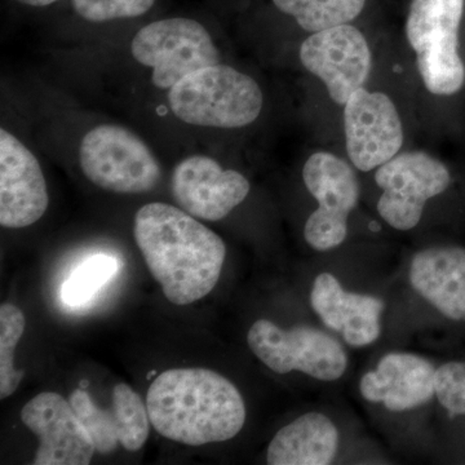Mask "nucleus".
Wrapping results in <instances>:
<instances>
[{
	"label": "nucleus",
	"mask_w": 465,
	"mask_h": 465,
	"mask_svg": "<svg viewBox=\"0 0 465 465\" xmlns=\"http://www.w3.org/2000/svg\"><path fill=\"white\" fill-rule=\"evenodd\" d=\"M134 234L168 302L189 305L215 289L225 243L191 213L161 202L145 204L134 216Z\"/></svg>",
	"instance_id": "obj_1"
},
{
	"label": "nucleus",
	"mask_w": 465,
	"mask_h": 465,
	"mask_svg": "<svg viewBox=\"0 0 465 465\" xmlns=\"http://www.w3.org/2000/svg\"><path fill=\"white\" fill-rule=\"evenodd\" d=\"M437 369L432 362L411 353H390L375 371L363 375L360 391L370 402L384 403L391 411H407L436 396Z\"/></svg>",
	"instance_id": "obj_16"
},
{
	"label": "nucleus",
	"mask_w": 465,
	"mask_h": 465,
	"mask_svg": "<svg viewBox=\"0 0 465 465\" xmlns=\"http://www.w3.org/2000/svg\"><path fill=\"white\" fill-rule=\"evenodd\" d=\"M69 401L100 454H110L118 445L127 451H137L145 445L152 424L148 407L130 385L116 384L112 405L106 409L97 406L84 390L73 391Z\"/></svg>",
	"instance_id": "obj_15"
},
{
	"label": "nucleus",
	"mask_w": 465,
	"mask_h": 465,
	"mask_svg": "<svg viewBox=\"0 0 465 465\" xmlns=\"http://www.w3.org/2000/svg\"><path fill=\"white\" fill-rule=\"evenodd\" d=\"M410 282L443 317L465 322V249L436 246L416 253Z\"/></svg>",
	"instance_id": "obj_18"
},
{
	"label": "nucleus",
	"mask_w": 465,
	"mask_h": 465,
	"mask_svg": "<svg viewBox=\"0 0 465 465\" xmlns=\"http://www.w3.org/2000/svg\"><path fill=\"white\" fill-rule=\"evenodd\" d=\"M50 198L41 164L14 134L0 130V224L21 229L45 215Z\"/></svg>",
	"instance_id": "obj_14"
},
{
	"label": "nucleus",
	"mask_w": 465,
	"mask_h": 465,
	"mask_svg": "<svg viewBox=\"0 0 465 465\" xmlns=\"http://www.w3.org/2000/svg\"><path fill=\"white\" fill-rule=\"evenodd\" d=\"M121 262L109 255H94L85 260L70 274L63 289L61 298L70 307H82L96 296L106 283L118 273Z\"/></svg>",
	"instance_id": "obj_21"
},
{
	"label": "nucleus",
	"mask_w": 465,
	"mask_h": 465,
	"mask_svg": "<svg viewBox=\"0 0 465 465\" xmlns=\"http://www.w3.org/2000/svg\"><path fill=\"white\" fill-rule=\"evenodd\" d=\"M79 163L92 183L116 194H145L162 180L152 150L122 125L92 128L79 146Z\"/></svg>",
	"instance_id": "obj_5"
},
{
	"label": "nucleus",
	"mask_w": 465,
	"mask_h": 465,
	"mask_svg": "<svg viewBox=\"0 0 465 465\" xmlns=\"http://www.w3.org/2000/svg\"><path fill=\"white\" fill-rule=\"evenodd\" d=\"M150 423L161 436L188 446L234 439L246 421L243 397L208 369H171L150 384Z\"/></svg>",
	"instance_id": "obj_2"
},
{
	"label": "nucleus",
	"mask_w": 465,
	"mask_h": 465,
	"mask_svg": "<svg viewBox=\"0 0 465 465\" xmlns=\"http://www.w3.org/2000/svg\"><path fill=\"white\" fill-rule=\"evenodd\" d=\"M247 342L252 353L277 374L302 371L322 381L344 375L348 357L341 342L311 326L282 330L268 320L251 326Z\"/></svg>",
	"instance_id": "obj_8"
},
{
	"label": "nucleus",
	"mask_w": 465,
	"mask_h": 465,
	"mask_svg": "<svg viewBox=\"0 0 465 465\" xmlns=\"http://www.w3.org/2000/svg\"><path fill=\"white\" fill-rule=\"evenodd\" d=\"M311 302L322 322L341 332L351 347H367L381 336L384 302L374 296L347 292L332 274L318 275Z\"/></svg>",
	"instance_id": "obj_17"
},
{
	"label": "nucleus",
	"mask_w": 465,
	"mask_h": 465,
	"mask_svg": "<svg viewBox=\"0 0 465 465\" xmlns=\"http://www.w3.org/2000/svg\"><path fill=\"white\" fill-rule=\"evenodd\" d=\"M436 397L450 418H464L465 361H452L437 369Z\"/></svg>",
	"instance_id": "obj_24"
},
{
	"label": "nucleus",
	"mask_w": 465,
	"mask_h": 465,
	"mask_svg": "<svg viewBox=\"0 0 465 465\" xmlns=\"http://www.w3.org/2000/svg\"><path fill=\"white\" fill-rule=\"evenodd\" d=\"M302 180L318 202L305 223V241L317 251L341 246L348 235V217L360 201L356 173L338 155L317 152L305 162Z\"/></svg>",
	"instance_id": "obj_9"
},
{
	"label": "nucleus",
	"mask_w": 465,
	"mask_h": 465,
	"mask_svg": "<svg viewBox=\"0 0 465 465\" xmlns=\"http://www.w3.org/2000/svg\"><path fill=\"white\" fill-rule=\"evenodd\" d=\"M25 316L12 304L0 307V399H8L17 391L25 370L15 366V349L25 331Z\"/></svg>",
	"instance_id": "obj_22"
},
{
	"label": "nucleus",
	"mask_w": 465,
	"mask_h": 465,
	"mask_svg": "<svg viewBox=\"0 0 465 465\" xmlns=\"http://www.w3.org/2000/svg\"><path fill=\"white\" fill-rule=\"evenodd\" d=\"M300 61L322 82L330 99L344 106L354 92L365 87L372 54L362 32L345 24L309 35L300 47Z\"/></svg>",
	"instance_id": "obj_10"
},
{
	"label": "nucleus",
	"mask_w": 465,
	"mask_h": 465,
	"mask_svg": "<svg viewBox=\"0 0 465 465\" xmlns=\"http://www.w3.org/2000/svg\"><path fill=\"white\" fill-rule=\"evenodd\" d=\"M375 182L382 189L379 215L391 228L406 232L420 223L428 201L451 188L454 176L440 159L412 150L376 168Z\"/></svg>",
	"instance_id": "obj_7"
},
{
	"label": "nucleus",
	"mask_w": 465,
	"mask_h": 465,
	"mask_svg": "<svg viewBox=\"0 0 465 465\" xmlns=\"http://www.w3.org/2000/svg\"><path fill=\"white\" fill-rule=\"evenodd\" d=\"M155 0H73L76 14L91 23L143 16Z\"/></svg>",
	"instance_id": "obj_23"
},
{
	"label": "nucleus",
	"mask_w": 465,
	"mask_h": 465,
	"mask_svg": "<svg viewBox=\"0 0 465 465\" xmlns=\"http://www.w3.org/2000/svg\"><path fill=\"white\" fill-rule=\"evenodd\" d=\"M249 180L225 170L207 155H192L173 168L171 193L174 202L195 219L219 222L246 200Z\"/></svg>",
	"instance_id": "obj_13"
},
{
	"label": "nucleus",
	"mask_w": 465,
	"mask_h": 465,
	"mask_svg": "<svg viewBox=\"0 0 465 465\" xmlns=\"http://www.w3.org/2000/svg\"><path fill=\"white\" fill-rule=\"evenodd\" d=\"M465 0H412L406 38L430 94L454 99L465 88Z\"/></svg>",
	"instance_id": "obj_3"
},
{
	"label": "nucleus",
	"mask_w": 465,
	"mask_h": 465,
	"mask_svg": "<svg viewBox=\"0 0 465 465\" xmlns=\"http://www.w3.org/2000/svg\"><path fill=\"white\" fill-rule=\"evenodd\" d=\"M21 420L39 440L33 464L87 465L94 458V440L69 400L45 391L24 406Z\"/></svg>",
	"instance_id": "obj_12"
},
{
	"label": "nucleus",
	"mask_w": 465,
	"mask_h": 465,
	"mask_svg": "<svg viewBox=\"0 0 465 465\" xmlns=\"http://www.w3.org/2000/svg\"><path fill=\"white\" fill-rule=\"evenodd\" d=\"M339 432L335 424L320 412L299 416L278 430L269 443V465H327L336 457Z\"/></svg>",
	"instance_id": "obj_19"
},
{
	"label": "nucleus",
	"mask_w": 465,
	"mask_h": 465,
	"mask_svg": "<svg viewBox=\"0 0 465 465\" xmlns=\"http://www.w3.org/2000/svg\"><path fill=\"white\" fill-rule=\"evenodd\" d=\"M275 7L295 18L308 33L323 32L356 20L366 0H273Z\"/></svg>",
	"instance_id": "obj_20"
},
{
	"label": "nucleus",
	"mask_w": 465,
	"mask_h": 465,
	"mask_svg": "<svg viewBox=\"0 0 465 465\" xmlns=\"http://www.w3.org/2000/svg\"><path fill=\"white\" fill-rule=\"evenodd\" d=\"M137 63L152 67V81L171 90L186 75L220 64V52L206 27L191 18L174 17L143 26L131 43Z\"/></svg>",
	"instance_id": "obj_6"
},
{
	"label": "nucleus",
	"mask_w": 465,
	"mask_h": 465,
	"mask_svg": "<svg viewBox=\"0 0 465 465\" xmlns=\"http://www.w3.org/2000/svg\"><path fill=\"white\" fill-rule=\"evenodd\" d=\"M344 134L348 157L362 173L387 163L403 145L396 104L388 94L365 87L354 92L344 105Z\"/></svg>",
	"instance_id": "obj_11"
},
{
	"label": "nucleus",
	"mask_w": 465,
	"mask_h": 465,
	"mask_svg": "<svg viewBox=\"0 0 465 465\" xmlns=\"http://www.w3.org/2000/svg\"><path fill=\"white\" fill-rule=\"evenodd\" d=\"M168 104L185 124L232 130L259 118L264 94L251 76L217 64L177 82L168 94Z\"/></svg>",
	"instance_id": "obj_4"
},
{
	"label": "nucleus",
	"mask_w": 465,
	"mask_h": 465,
	"mask_svg": "<svg viewBox=\"0 0 465 465\" xmlns=\"http://www.w3.org/2000/svg\"><path fill=\"white\" fill-rule=\"evenodd\" d=\"M17 2L21 5H30V7H47L58 0H17Z\"/></svg>",
	"instance_id": "obj_25"
}]
</instances>
